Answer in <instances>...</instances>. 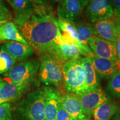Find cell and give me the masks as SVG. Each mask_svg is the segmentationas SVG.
Instances as JSON below:
<instances>
[{
    "label": "cell",
    "instance_id": "1",
    "mask_svg": "<svg viewBox=\"0 0 120 120\" xmlns=\"http://www.w3.org/2000/svg\"><path fill=\"white\" fill-rule=\"evenodd\" d=\"M34 6L30 16L13 19V22L32 48L39 55L53 54L57 46L64 44L62 34L49 6Z\"/></svg>",
    "mask_w": 120,
    "mask_h": 120
},
{
    "label": "cell",
    "instance_id": "2",
    "mask_svg": "<svg viewBox=\"0 0 120 120\" xmlns=\"http://www.w3.org/2000/svg\"><path fill=\"white\" fill-rule=\"evenodd\" d=\"M45 94L37 88L28 93L16 105L12 112L14 120H45Z\"/></svg>",
    "mask_w": 120,
    "mask_h": 120
},
{
    "label": "cell",
    "instance_id": "3",
    "mask_svg": "<svg viewBox=\"0 0 120 120\" xmlns=\"http://www.w3.org/2000/svg\"><path fill=\"white\" fill-rule=\"evenodd\" d=\"M38 70L39 79L47 86H60L64 82L62 64L53 54L40 56Z\"/></svg>",
    "mask_w": 120,
    "mask_h": 120
},
{
    "label": "cell",
    "instance_id": "4",
    "mask_svg": "<svg viewBox=\"0 0 120 120\" xmlns=\"http://www.w3.org/2000/svg\"><path fill=\"white\" fill-rule=\"evenodd\" d=\"M62 71L64 87L67 92L75 94L86 92L85 71L79 60L64 63Z\"/></svg>",
    "mask_w": 120,
    "mask_h": 120
},
{
    "label": "cell",
    "instance_id": "5",
    "mask_svg": "<svg viewBox=\"0 0 120 120\" xmlns=\"http://www.w3.org/2000/svg\"><path fill=\"white\" fill-rule=\"evenodd\" d=\"M40 67V61L33 59L15 64L4 76L16 85L31 86L36 79Z\"/></svg>",
    "mask_w": 120,
    "mask_h": 120
},
{
    "label": "cell",
    "instance_id": "6",
    "mask_svg": "<svg viewBox=\"0 0 120 120\" xmlns=\"http://www.w3.org/2000/svg\"><path fill=\"white\" fill-rule=\"evenodd\" d=\"M86 116H90L92 111L105 102L111 100L100 87L79 94H75Z\"/></svg>",
    "mask_w": 120,
    "mask_h": 120
},
{
    "label": "cell",
    "instance_id": "7",
    "mask_svg": "<svg viewBox=\"0 0 120 120\" xmlns=\"http://www.w3.org/2000/svg\"><path fill=\"white\" fill-rule=\"evenodd\" d=\"M92 25L96 37L115 43L120 37V20L117 18L99 21Z\"/></svg>",
    "mask_w": 120,
    "mask_h": 120
},
{
    "label": "cell",
    "instance_id": "8",
    "mask_svg": "<svg viewBox=\"0 0 120 120\" xmlns=\"http://www.w3.org/2000/svg\"><path fill=\"white\" fill-rule=\"evenodd\" d=\"M86 15L92 23L114 16L110 0H91L87 7Z\"/></svg>",
    "mask_w": 120,
    "mask_h": 120
},
{
    "label": "cell",
    "instance_id": "9",
    "mask_svg": "<svg viewBox=\"0 0 120 120\" xmlns=\"http://www.w3.org/2000/svg\"><path fill=\"white\" fill-rule=\"evenodd\" d=\"M88 46L93 53L98 57L118 62L116 43L98 37H92L88 41Z\"/></svg>",
    "mask_w": 120,
    "mask_h": 120
},
{
    "label": "cell",
    "instance_id": "10",
    "mask_svg": "<svg viewBox=\"0 0 120 120\" xmlns=\"http://www.w3.org/2000/svg\"><path fill=\"white\" fill-rule=\"evenodd\" d=\"M30 87L27 85H16L6 78L2 79L0 82V105L17 101Z\"/></svg>",
    "mask_w": 120,
    "mask_h": 120
},
{
    "label": "cell",
    "instance_id": "11",
    "mask_svg": "<svg viewBox=\"0 0 120 120\" xmlns=\"http://www.w3.org/2000/svg\"><path fill=\"white\" fill-rule=\"evenodd\" d=\"M43 90L45 94V120H56L61 94L57 90L52 87L45 86Z\"/></svg>",
    "mask_w": 120,
    "mask_h": 120
},
{
    "label": "cell",
    "instance_id": "12",
    "mask_svg": "<svg viewBox=\"0 0 120 120\" xmlns=\"http://www.w3.org/2000/svg\"><path fill=\"white\" fill-rule=\"evenodd\" d=\"M60 106L68 112L73 120H83L86 117L75 94L67 93L61 94Z\"/></svg>",
    "mask_w": 120,
    "mask_h": 120
},
{
    "label": "cell",
    "instance_id": "13",
    "mask_svg": "<svg viewBox=\"0 0 120 120\" xmlns=\"http://www.w3.org/2000/svg\"><path fill=\"white\" fill-rule=\"evenodd\" d=\"M58 60L62 64L68 61H76L81 58V56H88L86 52L75 45L64 43L57 46L53 52Z\"/></svg>",
    "mask_w": 120,
    "mask_h": 120
},
{
    "label": "cell",
    "instance_id": "14",
    "mask_svg": "<svg viewBox=\"0 0 120 120\" xmlns=\"http://www.w3.org/2000/svg\"><path fill=\"white\" fill-rule=\"evenodd\" d=\"M82 10L79 0H62L58 4L57 13L58 17L73 22L79 19Z\"/></svg>",
    "mask_w": 120,
    "mask_h": 120
},
{
    "label": "cell",
    "instance_id": "15",
    "mask_svg": "<svg viewBox=\"0 0 120 120\" xmlns=\"http://www.w3.org/2000/svg\"><path fill=\"white\" fill-rule=\"evenodd\" d=\"M2 46L16 61L21 62L27 61L34 53V50L29 45L16 41H7Z\"/></svg>",
    "mask_w": 120,
    "mask_h": 120
},
{
    "label": "cell",
    "instance_id": "16",
    "mask_svg": "<svg viewBox=\"0 0 120 120\" xmlns=\"http://www.w3.org/2000/svg\"><path fill=\"white\" fill-rule=\"evenodd\" d=\"M90 58L94 70L100 79H110L117 70V62L98 57L95 55Z\"/></svg>",
    "mask_w": 120,
    "mask_h": 120
},
{
    "label": "cell",
    "instance_id": "17",
    "mask_svg": "<svg viewBox=\"0 0 120 120\" xmlns=\"http://www.w3.org/2000/svg\"><path fill=\"white\" fill-rule=\"evenodd\" d=\"M79 61L85 71L86 91L98 87L100 86L99 77L94 70L91 58L89 57L81 58Z\"/></svg>",
    "mask_w": 120,
    "mask_h": 120
},
{
    "label": "cell",
    "instance_id": "18",
    "mask_svg": "<svg viewBox=\"0 0 120 120\" xmlns=\"http://www.w3.org/2000/svg\"><path fill=\"white\" fill-rule=\"evenodd\" d=\"M16 41L28 45L14 22L8 21L0 26V41Z\"/></svg>",
    "mask_w": 120,
    "mask_h": 120
},
{
    "label": "cell",
    "instance_id": "19",
    "mask_svg": "<svg viewBox=\"0 0 120 120\" xmlns=\"http://www.w3.org/2000/svg\"><path fill=\"white\" fill-rule=\"evenodd\" d=\"M120 110V105L111 100L94 109L92 115L94 120H110Z\"/></svg>",
    "mask_w": 120,
    "mask_h": 120
},
{
    "label": "cell",
    "instance_id": "20",
    "mask_svg": "<svg viewBox=\"0 0 120 120\" xmlns=\"http://www.w3.org/2000/svg\"><path fill=\"white\" fill-rule=\"evenodd\" d=\"M14 13L13 19H21L30 16L34 11V6L30 0H7Z\"/></svg>",
    "mask_w": 120,
    "mask_h": 120
},
{
    "label": "cell",
    "instance_id": "21",
    "mask_svg": "<svg viewBox=\"0 0 120 120\" xmlns=\"http://www.w3.org/2000/svg\"><path fill=\"white\" fill-rule=\"evenodd\" d=\"M75 27L79 43L84 46L89 47L88 41L90 39L96 37L92 25L87 22H79L75 24Z\"/></svg>",
    "mask_w": 120,
    "mask_h": 120
},
{
    "label": "cell",
    "instance_id": "22",
    "mask_svg": "<svg viewBox=\"0 0 120 120\" xmlns=\"http://www.w3.org/2000/svg\"><path fill=\"white\" fill-rule=\"evenodd\" d=\"M17 61L2 46L0 49V75L6 73L12 68Z\"/></svg>",
    "mask_w": 120,
    "mask_h": 120
},
{
    "label": "cell",
    "instance_id": "23",
    "mask_svg": "<svg viewBox=\"0 0 120 120\" xmlns=\"http://www.w3.org/2000/svg\"><path fill=\"white\" fill-rule=\"evenodd\" d=\"M107 90L112 96L120 100V70H118L110 78Z\"/></svg>",
    "mask_w": 120,
    "mask_h": 120
},
{
    "label": "cell",
    "instance_id": "24",
    "mask_svg": "<svg viewBox=\"0 0 120 120\" xmlns=\"http://www.w3.org/2000/svg\"><path fill=\"white\" fill-rule=\"evenodd\" d=\"M56 21L61 33L68 34L75 41L79 42L77 38L75 24L73 23L72 21L60 17L56 19Z\"/></svg>",
    "mask_w": 120,
    "mask_h": 120
},
{
    "label": "cell",
    "instance_id": "25",
    "mask_svg": "<svg viewBox=\"0 0 120 120\" xmlns=\"http://www.w3.org/2000/svg\"><path fill=\"white\" fill-rule=\"evenodd\" d=\"M12 109L10 103L0 105V120H11Z\"/></svg>",
    "mask_w": 120,
    "mask_h": 120
},
{
    "label": "cell",
    "instance_id": "26",
    "mask_svg": "<svg viewBox=\"0 0 120 120\" xmlns=\"http://www.w3.org/2000/svg\"><path fill=\"white\" fill-rule=\"evenodd\" d=\"M12 19V15L10 10L4 5V2L0 1V20L10 21Z\"/></svg>",
    "mask_w": 120,
    "mask_h": 120
},
{
    "label": "cell",
    "instance_id": "27",
    "mask_svg": "<svg viewBox=\"0 0 120 120\" xmlns=\"http://www.w3.org/2000/svg\"><path fill=\"white\" fill-rule=\"evenodd\" d=\"M56 120H73L68 112L60 106V103L57 112Z\"/></svg>",
    "mask_w": 120,
    "mask_h": 120
},
{
    "label": "cell",
    "instance_id": "28",
    "mask_svg": "<svg viewBox=\"0 0 120 120\" xmlns=\"http://www.w3.org/2000/svg\"><path fill=\"white\" fill-rule=\"evenodd\" d=\"M114 16L120 20V0H110Z\"/></svg>",
    "mask_w": 120,
    "mask_h": 120
},
{
    "label": "cell",
    "instance_id": "29",
    "mask_svg": "<svg viewBox=\"0 0 120 120\" xmlns=\"http://www.w3.org/2000/svg\"><path fill=\"white\" fill-rule=\"evenodd\" d=\"M34 6H49L47 0H30Z\"/></svg>",
    "mask_w": 120,
    "mask_h": 120
},
{
    "label": "cell",
    "instance_id": "30",
    "mask_svg": "<svg viewBox=\"0 0 120 120\" xmlns=\"http://www.w3.org/2000/svg\"><path fill=\"white\" fill-rule=\"evenodd\" d=\"M116 48H117V53L118 60H120V37L116 42Z\"/></svg>",
    "mask_w": 120,
    "mask_h": 120
},
{
    "label": "cell",
    "instance_id": "31",
    "mask_svg": "<svg viewBox=\"0 0 120 120\" xmlns=\"http://www.w3.org/2000/svg\"><path fill=\"white\" fill-rule=\"evenodd\" d=\"M91 1V0H79L82 10H83V8H85V7L87 6L88 3H89Z\"/></svg>",
    "mask_w": 120,
    "mask_h": 120
},
{
    "label": "cell",
    "instance_id": "32",
    "mask_svg": "<svg viewBox=\"0 0 120 120\" xmlns=\"http://www.w3.org/2000/svg\"><path fill=\"white\" fill-rule=\"evenodd\" d=\"M110 120H120V110L118 111Z\"/></svg>",
    "mask_w": 120,
    "mask_h": 120
},
{
    "label": "cell",
    "instance_id": "33",
    "mask_svg": "<svg viewBox=\"0 0 120 120\" xmlns=\"http://www.w3.org/2000/svg\"><path fill=\"white\" fill-rule=\"evenodd\" d=\"M62 0H51L52 3L54 4H59Z\"/></svg>",
    "mask_w": 120,
    "mask_h": 120
},
{
    "label": "cell",
    "instance_id": "34",
    "mask_svg": "<svg viewBox=\"0 0 120 120\" xmlns=\"http://www.w3.org/2000/svg\"><path fill=\"white\" fill-rule=\"evenodd\" d=\"M8 21V20H0V26H2V25H4V24L6 23Z\"/></svg>",
    "mask_w": 120,
    "mask_h": 120
},
{
    "label": "cell",
    "instance_id": "35",
    "mask_svg": "<svg viewBox=\"0 0 120 120\" xmlns=\"http://www.w3.org/2000/svg\"><path fill=\"white\" fill-rule=\"evenodd\" d=\"M2 78H1V77H0V82H1V81H2Z\"/></svg>",
    "mask_w": 120,
    "mask_h": 120
},
{
    "label": "cell",
    "instance_id": "36",
    "mask_svg": "<svg viewBox=\"0 0 120 120\" xmlns=\"http://www.w3.org/2000/svg\"><path fill=\"white\" fill-rule=\"evenodd\" d=\"M0 1H1V2H3V0H0Z\"/></svg>",
    "mask_w": 120,
    "mask_h": 120
},
{
    "label": "cell",
    "instance_id": "37",
    "mask_svg": "<svg viewBox=\"0 0 120 120\" xmlns=\"http://www.w3.org/2000/svg\"><path fill=\"white\" fill-rule=\"evenodd\" d=\"M83 120H87V119H84Z\"/></svg>",
    "mask_w": 120,
    "mask_h": 120
},
{
    "label": "cell",
    "instance_id": "38",
    "mask_svg": "<svg viewBox=\"0 0 120 120\" xmlns=\"http://www.w3.org/2000/svg\"><path fill=\"white\" fill-rule=\"evenodd\" d=\"M0 42H1V41H0Z\"/></svg>",
    "mask_w": 120,
    "mask_h": 120
}]
</instances>
